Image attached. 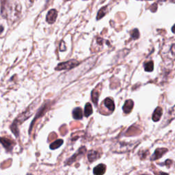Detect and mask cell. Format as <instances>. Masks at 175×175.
Listing matches in <instances>:
<instances>
[{"label":"cell","instance_id":"cell-24","mask_svg":"<svg viewBox=\"0 0 175 175\" xmlns=\"http://www.w3.org/2000/svg\"><path fill=\"white\" fill-rule=\"evenodd\" d=\"M172 32L175 33V24L174 25L173 27H172Z\"/></svg>","mask_w":175,"mask_h":175},{"label":"cell","instance_id":"cell-9","mask_svg":"<svg viewBox=\"0 0 175 175\" xmlns=\"http://www.w3.org/2000/svg\"><path fill=\"white\" fill-rule=\"evenodd\" d=\"M99 157H100V153H99V152L94 151V150H92V151H89V153H88V159L90 162H93V161L98 160Z\"/></svg>","mask_w":175,"mask_h":175},{"label":"cell","instance_id":"cell-3","mask_svg":"<svg viewBox=\"0 0 175 175\" xmlns=\"http://www.w3.org/2000/svg\"><path fill=\"white\" fill-rule=\"evenodd\" d=\"M10 6L11 4L10 3V0H1V13L2 17L6 18V19L8 17Z\"/></svg>","mask_w":175,"mask_h":175},{"label":"cell","instance_id":"cell-11","mask_svg":"<svg viewBox=\"0 0 175 175\" xmlns=\"http://www.w3.org/2000/svg\"><path fill=\"white\" fill-rule=\"evenodd\" d=\"M162 109L160 107H158V108H156V110H154V112L153 114V117H152V119H153V121L157 122L160 120L161 116H162Z\"/></svg>","mask_w":175,"mask_h":175},{"label":"cell","instance_id":"cell-5","mask_svg":"<svg viewBox=\"0 0 175 175\" xmlns=\"http://www.w3.org/2000/svg\"><path fill=\"white\" fill-rule=\"evenodd\" d=\"M86 147H81V149L74 154V155H72L71 157H70L69 160L66 162L67 165H70L72 163H73L74 161H75L77 160H78L80 157L83 156V154L86 153Z\"/></svg>","mask_w":175,"mask_h":175},{"label":"cell","instance_id":"cell-7","mask_svg":"<svg viewBox=\"0 0 175 175\" xmlns=\"http://www.w3.org/2000/svg\"><path fill=\"white\" fill-rule=\"evenodd\" d=\"M168 151L167 149H164V148H160V149H156V151H154V153L151 157V160H156L161 157L163 154H164Z\"/></svg>","mask_w":175,"mask_h":175},{"label":"cell","instance_id":"cell-8","mask_svg":"<svg viewBox=\"0 0 175 175\" xmlns=\"http://www.w3.org/2000/svg\"><path fill=\"white\" fill-rule=\"evenodd\" d=\"M133 108V101L132 100H127L124 103V105L122 107V110L125 113H129Z\"/></svg>","mask_w":175,"mask_h":175},{"label":"cell","instance_id":"cell-19","mask_svg":"<svg viewBox=\"0 0 175 175\" xmlns=\"http://www.w3.org/2000/svg\"><path fill=\"white\" fill-rule=\"evenodd\" d=\"M168 116H169V119H168V121H171L172 120H173L175 118V106L173 107L171 110L169 111V113H168Z\"/></svg>","mask_w":175,"mask_h":175},{"label":"cell","instance_id":"cell-4","mask_svg":"<svg viewBox=\"0 0 175 175\" xmlns=\"http://www.w3.org/2000/svg\"><path fill=\"white\" fill-rule=\"evenodd\" d=\"M15 142L6 138H0V143L3 145L7 151H11L15 146Z\"/></svg>","mask_w":175,"mask_h":175},{"label":"cell","instance_id":"cell-20","mask_svg":"<svg viewBox=\"0 0 175 175\" xmlns=\"http://www.w3.org/2000/svg\"><path fill=\"white\" fill-rule=\"evenodd\" d=\"M131 37H132L133 39H134V40L138 39L140 36V33H139V31H138V29H134L133 30L131 31Z\"/></svg>","mask_w":175,"mask_h":175},{"label":"cell","instance_id":"cell-21","mask_svg":"<svg viewBox=\"0 0 175 175\" xmlns=\"http://www.w3.org/2000/svg\"><path fill=\"white\" fill-rule=\"evenodd\" d=\"M66 49H67V47L65 46V44L64 42H62L60 45V50L61 51H66Z\"/></svg>","mask_w":175,"mask_h":175},{"label":"cell","instance_id":"cell-6","mask_svg":"<svg viewBox=\"0 0 175 175\" xmlns=\"http://www.w3.org/2000/svg\"><path fill=\"white\" fill-rule=\"evenodd\" d=\"M57 17H58V12L55 9H52V10H49V12L47 13L46 20L47 23H49V24L53 23L54 22L56 21Z\"/></svg>","mask_w":175,"mask_h":175},{"label":"cell","instance_id":"cell-22","mask_svg":"<svg viewBox=\"0 0 175 175\" xmlns=\"http://www.w3.org/2000/svg\"><path fill=\"white\" fill-rule=\"evenodd\" d=\"M171 53H172V55L175 56V44L172 45V47H171Z\"/></svg>","mask_w":175,"mask_h":175},{"label":"cell","instance_id":"cell-10","mask_svg":"<svg viewBox=\"0 0 175 175\" xmlns=\"http://www.w3.org/2000/svg\"><path fill=\"white\" fill-rule=\"evenodd\" d=\"M106 170V166L105 165L103 164V163H101L97 165V166L95 167L93 170V173L96 175H101L103 174L105 172Z\"/></svg>","mask_w":175,"mask_h":175},{"label":"cell","instance_id":"cell-14","mask_svg":"<svg viewBox=\"0 0 175 175\" xmlns=\"http://www.w3.org/2000/svg\"><path fill=\"white\" fill-rule=\"evenodd\" d=\"M93 112L92 111V105L89 103H87L86 104L85 110H84V115L86 117H89Z\"/></svg>","mask_w":175,"mask_h":175},{"label":"cell","instance_id":"cell-17","mask_svg":"<svg viewBox=\"0 0 175 175\" xmlns=\"http://www.w3.org/2000/svg\"><path fill=\"white\" fill-rule=\"evenodd\" d=\"M154 69V66H153V62L152 61H150V62L146 63L144 64V69L146 71L148 72H151L153 71V70Z\"/></svg>","mask_w":175,"mask_h":175},{"label":"cell","instance_id":"cell-12","mask_svg":"<svg viewBox=\"0 0 175 175\" xmlns=\"http://www.w3.org/2000/svg\"><path fill=\"white\" fill-rule=\"evenodd\" d=\"M72 116L76 120H81L83 118V112L80 108H75L72 111Z\"/></svg>","mask_w":175,"mask_h":175},{"label":"cell","instance_id":"cell-23","mask_svg":"<svg viewBox=\"0 0 175 175\" xmlns=\"http://www.w3.org/2000/svg\"><path fill=\"white\" fill-rule=\"evenodd\" d=\"M4 31V27L0 26V34L2 33V31Z\"/></svg>","mask_w":175,"mask_h":175},{"label":"cell","instance_id":"cell-18","mask_svg":"<svg viewBox=\"0 0 175 175\" xmlns=\"http://www.w3.org/2000/svg\"><path fill=\"white\" fill-rule=\"evenodd\" d=\"M106 13H107V7L102 8L101 10L99 11L98 15H97V20H99L101 19V18H103L104 16L105 15Z\"/></svg>","mask_w":175,"mask_h":175},{"label":"cell","instance_id":"cell-25","mask_svg":"<svg viewBox=\"0 0 175 175\" xmlns=\"http://www.w3.org/2000/svg\"><path fill=\"white\" fill-rule=\"evenodd\" d=\"M160 1H166V0H160Z\"/></svg>","mask_w":175,"mask_h":175},{"label":"cell","instance_id":"cell-2","mask_svg":"<svg viewBox=\"0 0 175 175\" xmlns=\"http://www.w3.org/2000/svg\"><path fill=\"white\" fill-rule=\"evenodd\" d=\"M79 64L78 61L75 60H71L65 62L60 63L57 66L56 68V70H69L71 69L72 68L77 67Z\"/></svg>","mask_w":175,"mask_h":175},{"label":"cell","instance_id":"cell-1","mask_svg":"<svg viewBox=\"0 0 175 175\" xmlns=\"http://www.w3.org/2000/svg\"><path fill=\"white\" fill-rule=\"evenodd\" d=\"M21 12V5L20 2H16L13 5H11L9 10L8 17L6 19L11 23H15L19 19Z\"/></svg>","mask_w":175,"mask_h":175},{"label":"cell","instance_id":"cell-13","mask_svg":"<svg viewBox=\"0 0 175 175\" xmlns=\"http://www.w3.org/2000/svg\"><path fill=\"white\" fill-rule=\"evenodd\" d=\"M104 104L107 108L109 110H110L111 112H113L115 109V105L114 102H113V100L111 98H107L104 101Z\"/></svg>","mask_w":175,"mask_h":175},{"label":"cell","instance_id":"cell-15","mask_svg":"<svg viewBox=\"0 0 175 175\" xmlns=\"http://www.w3.org/2000/svg\"><path fill=\"white\" fill-rule=\"evenodd\" d=\"M64 142V141L61 139H59V140H57L55 142L51 143V144H50V149H52V150H55L56 149H58L60 146H61L62 145Z\"/></svg>","mask_w":175,"mask_h":175},{"label":"cell","instance_id":"cell-16","mask_svg":"<svg viewBox=\"0 0 175 175\" xmlns=\"http://www.w3.org/2000/svg\"><path fill=\"white\" fill-rule=\"evenodd\" d=\"M99 93L96 90H92V100L95 105H97L98 103V100H99Z\"/></svg>","mask_w":175,"mask_h":175}]
</instances>
